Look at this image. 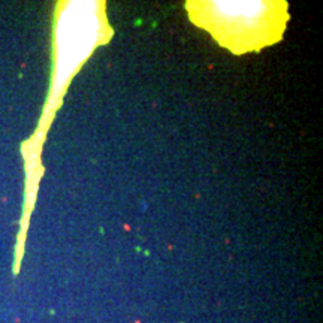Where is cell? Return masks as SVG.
Wrapping results in <instances>:
<instances>
[{
  "label": "cell",
  "mask_w": 323,
  "mask_h": 323,
  "mask_svg": "<svg viewBox=\"0 0 323 323\" xmlns=\"http://www.w3.org/2000/svg\"><path fill=\"white\" fill-rule=\"evenodd\" d=\"M187 3L191 20L211 31L231 51L239 54L274 43L287 20L280 2H196Z\"/></svg>",
  "instance_id": "obj_1"
}]
</instances>
